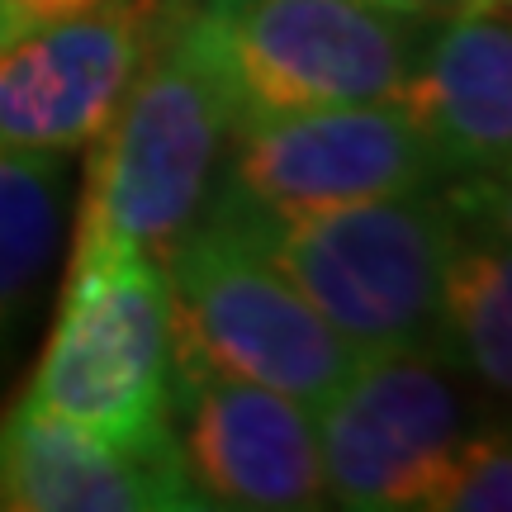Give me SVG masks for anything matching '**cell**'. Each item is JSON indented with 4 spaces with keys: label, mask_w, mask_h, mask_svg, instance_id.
I'll return each instance as SVG.
<instances>
[{
    "label": "cell",
    "mask_w": 512,
    "mask_h": 512,
    "mask_svg": "<svg viewBox=\"0 0 512 512\" xmlns=\"http://www.w3.org/2000/svg\"><path fill=\"white\" fill-rule=\"evenodd\" d=\"M399 110L437 152L441 176L503 181L512 152L508 10H465L422 43Z\"/></svg>",
    "instance_id": "30bf717a"
},
{
    "label": "cell",
    "mask_w": 512,
    "mask_h": 512,
    "mask_svg": "<svg viewBox=\"0 0 512 512\" xmlns=\"http://www.w3.org/2000/svg\"><path fill=\"white\" fill-rule=\"evenodd\" d=\"M190 19L233 100V128L332 105H399L427 43L418 15L370 0H204Z\"/></svg>",
    "instance_id": "277c9868"
},
{
    "label": "cell",
    "mask_w": 512,
    "mask_h": 512,
    "mask_svg": "<svg viewBox=\"0 0 512 512\" xmlns=\"http://www.w3.org/2000/svg\"><path fill=\"white\" fill-rule=\"evenodd\" d=\"M57 228V152L0 147V318L43 271Z\"/></svg>",
    "instance_id": "4fadbf2b"
},
{
    "label": "cell",
    "mask_w": 512,
    "mask_h": 512,
    "mask_svg": "<svg viewBox=\"0 0 512 512\" xmlns=\"http://www.w3.org/2000/svg\"><path fill=\"white\" fill-rule=\"evenodd\" d=\"M228 128L233 100L195 19H171L110 124L95 133L72 256L114 247L166 256L200 209Z\"/></svg>",
    "instance_id": "7a4b0ae2"
},
{
    "label": "cell",
    "mask_w": 512,
    "mask_h": 512,
    "mask_svg": "<svg viewBox=\"0 0 512 512\" xmlns=\"http://www.w3.org/2000/svg\"><path fill=\"white\" fill-rule=\"evenodd\" d=\"M171 356L266 384L318 408L351 375L356 351L228 214H209L166 247Z\"/></svg>",
    "instance_id": "5b68a950"
},
{
    "label": "cell",
    "mask_w": 512,
    "mask_h": 512,
    "mask_svg": "<svg viewBox=\"0 0 512 512\" xmlns=\"http://www.w3.org/2000/svg\"><path fill=\"white\" fill-rule=\"evenodd\" d=\"M24 408L128 451H176L171 432V285L138 247L72 256L53 342Z\"/></svg>",
    "instance_id": "3957f363"
},
{
    "label": "cell",
    "mask_w": 512,
    "mask_h": 512,
    "mask_svg": "<svg viewBox=\"0 0 512 512\" xmlns=\"http://www.w3.org/2000/svg\"><path fill=\"white\" fill-rule=\"evenodd\" d=\"M176 413V451L200 508L294 512L328 498L313 413L290 394L171 356Z\"/></svg>",
    "instance_id": "9c48e42d"
},
{
    "label": "cell",
    "mask_w": 512,
    "mask_h": 512,
    "mask_svg": "<svg viewBox=\"0 0 512 512\" xmlns=\"http://www.w3.org/2000/svg\"><path fill=\"white\" fill-rule=\"evenodd\" d=\"M228 195L256 214L290 219L337 204L427 190L437 152L399 105H332L242 124Z\"/></svg>",
    "instance_id": "52a82bcc"
},
{
    "label": "cell",
    "mask_w": 512,
    "mask_h": 512,
    "mask_svg": "<svg viewBox=\"0 0 512 512\" xmlns=\"http://www.w3.org/2000/svg\"><path fill=\"white\" fill-rule=\"evenodd\" d=\"M0 508L162 512L200 508L181 451H128L19 403L0 427Z\"/></svg>",
    "instance_id": "8fae6325"
},
{
    "label": "cell",
    "mask_w": 512,
    "mask_h": 512,
    "mask_svg": "<svg viewBox=\"0 0 512 512\" xmlns=\"http://www.w3.org/2000/svg\"><path fill=\"white\" fill-rule=\"evenodd\" d=\"M441 337L494 389L512 384V271L494 242H456L441 275Z\"/></svg>",
    "instance_id": "7c38bea8"
},
{
    "label": "cell",
    "mask_w": 512,
    "mask_h": 512,
    "mask_svg": "<svg viewBox=\"0 0 512 512\" xmlns=\"http://www.w3.org/2000/svg\"><path fill=\"white\" fill-rule=\"evenodd\" d=\"M91 5H100V0H0V38L15 34V29H29V24L81 15Z\"/></svg>",
    "instance_id": "9a60e30c"
},
{
    "label": "cell",
    "mask_w": 512,
    "mask_h": 512,
    "mask_svg": "<svg viewBox=\"0 0 512 512\" xmlns=\"http://www.w3.org/2000/svg\"><path fill=\"white\" fill-rule=\"evenodd\" d=\"M166 0H100L0 38V147L67 152L119 110L166 34Z\"/></svg>",
    "instance_id": "ba28073f"
},
{
    "label": "cell",
    "mask_w": 512,
    "mask_h": 512,
    "mask_svg": "<svg viewBox=\"0 0 512 512\" xmlns=\"http://www.w3.org/2000/svg\"><path fill=\"white\" fill-rule=\"evenodd\" d=\"M384 10H399V15H418V19H451L465 10H508V0H370Z\"/></svg>",
    "instance_id": "2e32d148"
},
{
    "label": "cell",
    "mask_w": 512,
    "mask_h": 512,
    "mask_svg": "<svg viewBox=\"0 0 512 512\" xmlns=\"http://www.w3.org/2000/svg\"><path fill=\"white\" fill-rule=\"evenodd\" d=\"M323 484L342 508H422L460 441V399L432 351H366L313 408Z\"/></svg>",
    "instance_id": "8992f818"
},
{
    "label": "cell",
    "mask_w": 512,
    "mask_h": 512,
    "mask_svg": "<svg viewBox=\"0 0 512 512\" xmlns=\"http://www.w3.org/2000/svg\"><path fill=\"white\" fill-rule=\"evenodd\" d=\"M214 209L290 275L356 356L432 351L441 342V275L460 242L441 200L408 190L271 219L223 190Z\"/></svg>",
    "instance_id": "6da1fadb"
},
{
    "label": "cell",
    "mask_w": 512,
    "mask_h": 512,
    "mask_svg": "<svg viewBox=\"0 0 512 512\" xmlns=\"http://www.w3.org/2000/svg\"><path fill=\"white\" fill-rule=\"evenodd\" d=\"M427 512H503L512 508V446L503 432L460 437L422 494Z\"/></svg>",
    "instance_id": "5bb4252c"
}]
</instances>
